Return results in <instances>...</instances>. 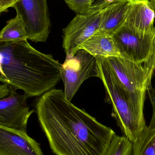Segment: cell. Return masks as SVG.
Here are the masks:
<instances>
[{
    "label": "cell",
    "mask_w": 155,
    "mask_h": 155,
    "mask_svg": "<svg viewBox=\"0 0 155 155\" xmlns=\"http://www.w3.org/2000/svg\"><path fill=\"white\" fill-rule=\"evenodd\" d=\"M40 125L56 155H104L115 132L68 101L61 89L43 94L36 104Z\"/></svg>",
    "instance_id": "6da1fadb"
},
{
    "label": "cell",
    "mask_w": 155,
    "mask_h": 155,
    "mask_svg": "<svg viewBox=\"0 0 155 155\" xmlns=\"http://www.w3.org/2000/svg\"><path fill=\"white\" fill-rule=\"evenodd\" d=\"M62 64L27 40L0 43V81L29 97L42 95L62 79Z\"/></svg>",
    "instance_id": "7a4b0ae2"
},
{
    "label": "cell",
    "mask_w": 155,
    "mask_h": 155,
    "mask_svg": "<svg viewBox=\"0 0 155 155\" xmlns=\"http://www.w3.org/2000/svg\"><path fill=\"white\" fill-rule=\"evenodd\" d=\"M99 78L103 81L106 92V102L112 104L117 124L124 135L132 143L140 138L147 126L141 122L121 85L114 76L103 57H96Z\"/></svg>",
    "instance_id": "3957f363"
},
{
    "label": "cell",
    "mask_w": 155,
    "mask_h": 155,
    "mask_svg": "<svg viewBox=\"0 0 155 155\" xmlns=\"http://www.w3.org/2000/svg\"><path fill=\"white\" fill-rule=\"evenodd\" d=\"M104 58L127 96L136 115L142 123L146 124L144 106L147 92L152 87L153 74L142 64L122 57Z\"/></svg>",
    "instance_id": "277c9868"
},
{
    "label": "cell",
    "mask_w": 155,
    "mask_h": 155,
    "mask_svg": "<svg viewBox=\"0 0 155 155\" xmlns=\"http://www.w3.org/2000/svg\"><path fill=\"white\" fill-rule=\"evenodd\" d=\"M93 77H100L96 57L83 49L73 56L66 55L62 70L66 98L71 101L82 84Z\"/></svg>",
    "instance_id": "5b68a950"
},
{
    "label": "cell",
    "mask_w": 155,
    "mask_h": 155,
    "mask_svg": "<svg viewBox=\"0 0 155 155\" xmlns=\"http://www.w3.org/2000/svg\"><path fill=\"white\" fill-rule=\"evenodd\" d=\"M13 8L23 21L28 39L45 42L51 27L47 0H20Z\"/></svg>",
    "instance_id": "8992f818"
},
{
    "label": "cell",
    "mask_w": 155,
    "mask_h": 155,
    "mask_svg": "<svg viewBox=\"0 0 155 155\" xmlns=\"http://www.w3.org/2000/svg\"><path fill=\"white\" fill-rule=\"evenodd\" d=\"M123 58L136 63L147 62L153 56L155 34L142 35L124 24L113 35Z\"/></svg>",
    "instance_id": "52a82bcc"
},
{
    "label": "cell",
    "mask_w": 155,
    "mask_h": 155,
    "mask_svg": "<svg viewBox=\"0 0 155 155\" xmlns=\"http://www.w3.org/2000/svg\"><path fill=\"white\" fill-rule=\"evenodd\" d=\"M103 11L87 15L76 14L63 29L62 47L66 55H75L81 45L98 31Z\"/></svg>",
    "instance_id": "ba28073f"
},
{
    "label": "cell",
    "mask_w": 155,
    "mask_h": 155,
    "mask_svg": "<svg viewBox=\"0 0 155 155\" xmlns=\"http://www.w3.org/2000/svg\"><path fill=\"white\" fill-rule=\"evenodd\" d=\"M28 96L11 89L7 97L0 100V127L26 132L27 122L34 110H30Z\"/></svg>",
    "instance_id": "9c48e42d"
},
{
    "label": "cell",
    "mask_w": 155,
    "mask_h": 155,
    "mask_svg": "<svg viewBox=\"0 0 155 155\" xmlns=\"http://www.w3.org/2000/svg\"><path fill=\"white\" fill-rule=\"evenodd\" d=\"M0 155H44L26 132L0 127Z\"/></svg>",
    "instance_id": "30bf717a"
},
{
    "label": "cell",
    "mask_w": 155,
    "mask_h": 155,
    "mask_svg": "<svg viewBox=\"0 0 155 155\" xmlns=\"http://www.w3.org/2000/svg\"><path fill=\"white\" fill-rule=\"evenodd\" d=\"M155 9L150 0L130 2L124 24L142 35L155 34Z\"/></svg>",
    "instance_id": "8fae6325"
},
{
    "label": "cell",
    "mask_w": 155,
    "mask_h": 155,
    "mask_svg": "<svg viewBox=\"0 0 155 155\" xmlns=\"http://www.w3.org/2000/svg\"><path fill=\"white\" fill-rule=\"evenodd\" d=\"M130 2L116 1L104 9L97 31L113 35L125 23Z\"/></svg>",
    "instance_id": "7c38bea8"
},
{
    "label": "cell",
    "mask_w": 155,
    "mask_h": 155,
    "mask_svg": "<svg viewBox=\"0 0 155 155\" xmlns=\"http://www.w3.org/2000/svg\"><path fill=\"white\" fill-rule=\"evenodd\" d=\"M80 49L87 51L96 57H122L113 35L98 31L87 39Z\"/></svg>",
    "instance_id": "4fadbf2b"
},
{
    "label": "cell",
    "mask_w": 155,
    "mask_h": 155,
    "mask_svg": "<svg viewBox=\"0 0 155 155\" xmlns=\"http://www.w3.org/2000/svg\"><path fill=\"white\" fill-rule=\"evenodd\" d=\"M23 21L18 15L6 22L0 33V43L16 42L28 39Z\"/></svg>",
    "instance_id": "5bb4252c"
},
{
    "label": "cell",
    "mask_w": 155,
    "mask_h": 155,
    "mask_svg": "<svg viewBox=\"0 0 155 155\" xmlns=\"http://www.w3.org/2000/svg\"><path fill=\"white\" fill-rule=\"evenodd\" d=\"M133 143L125 136L116 134L104 155H133Z\"/></svg>",
    "instance_id": "9a60e30c"
},
{
    "label": "cell",
    "mask_w": 155,
    "mask_h": 155,
    "mask_svg": "<svg viewBox=\"0 0 155 155\" xmlns=\"http://www.w3.org/2000/svg\"><path fill=\"white\" fill-rule=\"evenodd\" d=\"M96 0H64L68 7L76 14L90 13L92 5Z\"/></svg>",
    "instance_id": "2e32d148"
},
{
    "label": "cell",
    "mask_w": 155,
    "mask_h": 155,
    "mask_svg": "<svg viewBox=\"0 0 155 155\" xmlns=\"http://www.w3.org/2000/svg\"><path fill=\"white\" fill-rule=\"evenodd\" d=\"M117 1V0H96L92 5L89 14L100 12Z\"/></svg>",
    "instance_id": "e0dca14e"
},
{
    "label": "cell",
    "mask_w": 155,
    "mask_h": 155,
    "mask_svg": "<svg viewBox=\"0 0 155 155\" xmlns=\"http://www.w3.org/2000/svg\"><path fill=\"white\" fill-rule=\"evenodd\" d=\"M140 138L152 145L155 152V129L150 130L147 127Z\"/></svg>",
    "instance_id": "ac0fdd59"
},
{
    "label": "cell",
    "mask_w": 155,
    "mask_h": 155,
    "mask_svg": "<svg viewBox=\"0 0 155 155\" xmlns=\"http://www.w3.org/2000/svg\"><path fill=\"white\" fill-rule=\"evenodd\" d=\"M20 0H0V12H6L9 8L13 7Z\"/></svg>",
    "instance_id": "d6986e66"
},
{
    "label": "cell",
    "mask_w": 155,
    "mask_h": 155,
    "mask_svg": "<svg viewBox=\"0 0 155 155\" xmlns=\"http://www.w3.org/2000/svg\"><path fill=\"white\" fill-rule=\"evenodd\" d=\"M144 66L149 70L151 73H153L154 71L155 70V38L154 48V52L153 56L147 62L144 63Z\"/></svg>",
    "instance_id": "ffe728a7"
},
{
    "label": "cell",
    "mask_w": 155,
    "mask_h": 155,
    "mask_svg": "<svg viewBox=\"0 0 155 155\" xmlns=\"http://www.w3.org/2000/svg\"><path fill=\"white\" fill-rule=\"evenodd\" d=\"M11 89L7 85L3 84L0 85V98L7 97L11 93Z\"/></svg>",
    "instance_id": "44dd1931"
},
{
    "label": "cell",
    "mask_w": 155,
    "mask_h": 155,
    "mask_svg": "<svg viewBox=\"0 0 155 155\" xmlns=\"http://www.w3.org/2000/svg\"><path fill=\"white\" fill-rule=\"evenodd\" d=\"M150 1L155 9V0H150Z\"/></svg>",
    "instance_id": "7402d4cb"
},
{
    "label": "cell",
    "mask_w": 155,
    "mask_h": 155,
    "mask_svg": "<svg viewBox=\"0 0 155 155\" xmlns=\"http://www.w3.org/2000/svg\"><path fill=\"white\" fill-rule=\"evenodd\" d=\"M133 0H117V1H119V2H132Z\"/></svg>",
    "instance_id": "603a6c76"
}]
</instances>
